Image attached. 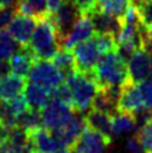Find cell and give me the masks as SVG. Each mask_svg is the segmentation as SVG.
Segmentation results:
<instances>
[{
    "mask_svg": "<svg viewBox=\"0 0 152 153\" xmlns=\"http://www.w3.org/2000/svg\"><path fill=\"white\" fill-rule=\"evenodd\" d=\"M23 96L27 101L28 108L32 109V110H37V111H42L51 100L50 91L34 82H31V81H29V84L25 85Z\"/></svg>",
    "mask_w": 152,
    "mask_h": 153,
    "instance_id": "obj_18",
    "label": "cell"
},
{
    "mask_svg": "<svg viewBox=\"0 0 152 153\" xmlns=\"http://www.w3.org/2000/svg\"><path fill=\"white\" fill-rule=\"evenodd\" d=\"M126 149L129 153H146L143 146L141 144V142L138 140L137 137H132L128 138L126 142Z\"/></svg>",
    "mask_w": 152,
    "mask_h": 153,
    "instance_id": "obj_31",
    "label": "cell"
},
{
    "mask_svg": "<svg viewBox=\"0 0 152 153\" xmlns=\"http://www.w3.org/2000/svg\"><path fill=\"white\" fill-rule=\"evenodd\" d=\"M86 127L84 113L76 111L74 113L72 118L69 120L66 125H63L61 129L55 130V135L57 137V139L60 140V143L65 147H71L74 144V142L79 138V135L83 133V130Z\"/></svg>",
    "mask_w": 152,
    "mask_h": 153,
    "instance_id": "obj_13",
    "label": "cell"
},
{
    "mask_svg": "<svg viewBox=\"0 0 152 153\" xmlns=\"http://www.w3.org/2000/svg\"><path fill=\"white\" fill-rule=\"evenodd\" d=\"M8 135H9V129L0 123V148H1L3 144L7 142Z\"/></svg>",
    "mask_w": 152,
    "mask_h": 153,
    "instance_id": "obj_33",
    "label": "cell"
},
{
    "mask_svg": "<svg viewBox=\"0 0 152 153\" xmlns=\"http://www.w3.org/2000/svg\"><path fill=\"white\" fill-rule=\"evenodd\" d=\"M28 47L33 52L36 58L39 59H52L57 51L62 47L60 36L50 15L38 19Z\"/></svg>",
    "mask_w": 152,
    "mask_h": 153,
    "instance_id": "obj_2",
    "label": "cell"
},
{
    "mask_svg": "<svg viewBox=\"0 0 152 153\" xmlns=\"http://www.w3.org/2000/svg\"><path fill=\"white\" fill-rule=\"evenodd\" d=\"M17 13V7H3L0 9V29H7Z\"/></svg>",
    "mask_w": 152,
    "mask_h": 153,
    "instance_id": "obj_29",
    "label": "cell"
},
{
    "mask_svg": "<svg viewBox=\"0 0 152 153\" xmlns=\"http://www.w3.org/2000/svg\"><path fill=\"white\" fill-rule=\"evenodd\" d=\"M143 106V101L141 97V92L138 90V85L128 81L122 86L121 95L118 99V110L133 114Z\"/></svg>",
    "mask_w": 152,
    "mask_h": 153,
    "instance_id": "obj_15",
    "label": "cell"
},
{
    "mask_svg": "<svg viewBox=\"0 0 152 153\" xmlns=\"http://www.w3.org/2000/svg\"><path fill=\"white\" fill-rule=\"evenodd\" d=\"M147 32H148V38H150V41L152 43V25L147 28Z\"/></svg>",
    "mask_w": 152,
    "mask_h": 153,
    "instance_id": "obj_36",
    "label": "cell"
},
{
    "mask_svg": "<svg viewBox=\"0 0 152 153\" xmlns=\"http://www.w3.org/2000/svg\"><path fill=\"white\" fill-rule=\"evenodd\" d=\"M151 75V57L148 51L139 48L128 61V76L129 81L138 84L143 80H147Z\"/></svg>",
    "mask_w": 152,
    "mask_h": 153,
    "instance_id": "obj_12",
    "label": "cell"
},
{
    "mask_svg": "<svg viewBox=\"0 0 152 153\" xmlns=\"http://www.w3.org/2000/svg\"><path fill=\"white\" fill-rule=\"evenodd\" d=\"M94 34H95V29L90 18L88 15H79V18L76 19L71 30L63 38L62 47L71 51L76 45H79L83 41H86Z\"/></svg>",
    "mask_w": 152,
    "mask_h": 153,
    "instance_id": "obj_9",
    "label": "cell"
},
{
    "mask_svg": "<svg viewBox=\"0 0 152 153\" xmlns=\"http://www.w3.org/2000/svg\"><path fill=\"white\" fill-rule=\"evenodd\" d=\"M136 137L143 146L146 153H152V119L138 129Z\"/></svg>",
    "mask_w": 152,
    "mask_h": 153,
    "instance_id": "obj_26",
    "label": "cell"
},
{
    "mask_svg": "<svg viewBox=\"0 0 152 153\" xmlns=\"http://www.w3.org/2000/svg\"><path fill=\"white\" fill-rule=\"evenodd\" d=\"M88 17L93 22L95 33L98 34H109L117 38L122 29V18L104 13L98 8L93 13H90Z\"/></svg>",
    "mask_w": 152,
    "mask_h": 153,
    "instance_id": "obj_14",
    "label": "cell"
},
{
    "mask_svg": "<svg viewBox=\"0 0 152 153\" xmlns=\"http://www.w3.org/2000/svg\"><path fill=\"white\" fill-rule=\"evenodd\" d=\"M18 13L29 15L36 19L47 17V0H20L17 5Z\"/></svg>",
    "mask_w": 152,
    "mask_h": 153,
    "instance_id": "obj_21",
    "label": "cell"
},
{
    "mask_svg": "<svg viewBox=\"0 0 152 153\" xmlns=\"http://www.w3.org/2000/svg\"><path fill=\"white\" fill-rule=\"evenodd\" d=\"M28 79L31 82H34L45 87L46 90L50 91V94L56 87L62 85L66 81L63 74L55 66V63L52 61L39 58H37L34 61L33 66L29 71Z\"/></svg>",
    "mask_w": 152,
    "mask_h": 153,
    "instance_id": "obj_5",
    "label": "cell"
},
{
    "mask_svg": "<svg viewBox=\"0 0 152 153\" xmlns=\"http://www.w3.org/2000/svg\"><path fill=\"white\" fill-rule=\"evenodd\" d=\"M25 79L12 72L0 75V101H9L23 96Z\"/></svg>",
    "mask_w": 152,
    "mask_h": 153,
    "instance_id": "obj_16",
    "label": "cell"
},
{
    "mask_svg": "<svg viewBox=\"0 0 152 153\" xmlns=\"http://www.w3.org/2000/svg\"><path fill=\"white\" fill-rule=\"evenodd\" d=\"M51 61L55 63V66L63 74L65 77H69L71 74H74L76 71L75 66V59H74V54L70 50L61 47L57 51V53L53 56Z\"/></svg>",
    "mask_w": 152,
    "mask_h": 153,
    "instance_id": "obj_22",
    "label": "cell"
},
{
    "mask_svg": "<svg viewBox=\"0 0 152 153\" xmlns=\"http://www.w3.org/2000/svg\"><path fill=\"white\" fill-rule=\"evenodd\" d=\"M93 77L99 89L122 87L129 81L127 62L119 57L117 51L103 54L93 71Z\"/></svg>",
    "mask_w": 152,
    "mask_h": 153,
    "instance_id": "obj_1",
    "label": "cell"
},
{
    "mask_svg": "<svg viewBox=\"0 0 152 153\" xmlns=\"http://www.w3.org/2000/svg\"><path fill=\"white\" fill-rule=\"evenodd\" d=\"M71 52L74 54L76 71L88 75H93L96 63L104 54L95 34L88 38L86 41H83L79 45H76L71 50Z\"/></svg>",
    "mask_w": 152,
    "mask_h": 153,
    "instance_id": "obj_4",
    "label": "cell"
},
{
    "mask_svg": "<svg viewBox=\"0 0 152 153\" xmlns=\"http://www.w3.org/2000/svg\"><path fill=\"white\" fill-rule=\"evenodd\" d=\"M17 127L24 128L25 130H33V129H36V128L43 127L41 111L32 110V109H28V110H25V111L19 117L18 122H17Z\"/></svg>",
    "mask_w": 152,
    "mask_h": 153,
    "instance_id": "obj_25",
    "label": "cell"
},
{
    "mask_svg": "<svg viewBox=\"0 0 152 153\" xmlns=\"http://www.w3.org/2000/svg\"><path fill=\"white\" fill-rule=\"evenodd\" d=\"M37 20L38 19L29 17V15L17 13L10 25L8 27V30L20 46H28L31 38L33 36V32L36 29Z\"/></svg>",
    "mask_w": 152,
    "mask_h": 153,
    "instance_id": "obj_11",
    "label": "cell"
},
{
    "mask_svg": "<svg viewBox=\"0 0 152 153\" xmlns=\"http://www.w3.org/2000/svg\"><path fill=\"white\" fill-rule=\"evenodd\" d=\"M36 59H37L36 56L28 46H22L20 50L8 59L9 71L14 75L22 76V77L25 79L28 77L29 71Z\"/></svg>",
    "mask_w": 152,
    "mask_h": 153,
    "instance_id": "obj_17",
    "label": "cell"
},
{
    "mask_svg": "<svg viewBox=\"0 0 152 153\" xmlns=\"http://www.w3.org/2000/svg\"><path fill=\"white\" fill-rule=\"evenodd\" d=\"M136 9H137V13H138L141 22H142L147 28L151 27L152 25V0H147V1L142 3Z\"/></svg>",
    "mask_w": 152,
    "mask_h": 153,
    "instance_id": "obj_28",
    "label": "cell"
},
{
    "mask_svg": "<svg viewBox=\"0 0 152 153\" xmlns=\"http://www.w3.org/2000/svg\"><path fill=\"white\" fill-rule=\"evenodd\" d=\"M20 0H0L1 7H17Z\"/></svg>",
    "mask_w": 152,
    "mask_h": 153,
    "instance_id": "obj_34",
    "label": "cell"
},
{
    "mask_svg": "<svg viewBox=\"0 0 152 153\" xmlns=\"http://www.w3.org/2000/svg\"><path fill=\"white\" fill-rule=\"evenodd\" d=\"M66 1H72V0H63V3H66Z\"/></svg>",
    "mask_w": 152,
    "mask_h": 153,
    "instance_id": "obj_38",
    "label": "cell"
},
{
    "mask_svg": "<svg viewBox=\"0 0 152 153\" xmlns=\"http://www.w3.org/2000/svg\"><path fill=\"white\" fill-rule=\"evenodd\" d=\"M65 82L67 84L70 91H71L72 108L80 113L88 111L91 108L95 95L100 90L93 75L75 71L66 79Z\"/></svg>",
    "mask_w": 152,
    "mask_h": 153,
    "instance_id": "obj_3",
    "label": "cell"
},
{
    "mask_svg": "<svg viewBox=\"0 0 152 153\" xmlns=\"http://www.w3.org/2000/svg\"><path fill=\"white\" fill-rule=\"evenodd\" d=\"M79 15H80V13L77 12V9H76V7L74 5L72 1L63 3L56 13L50 15L52 23L55 25V28L60 36L61 43L63 42V38L67 36V33L70 30H71L76 19L79 18Z\"/></svg>",
    "mask_w": 152,
    "mask_h": 153,
    "instance_id": "obj_8",
    "label": "cell"
},
{
    "mask_svg": "<svg viewBox=\"0 0 152 153\" xmlns=\"http://www.w3.org/2000/svg\"><path fill=\"white\" fill-rule=\"evenodd\" d=\"M20 45L14 39V37L9 33L7 29H0V57L4 61L13 56L14 53H17L20 50Z\"/></svg>",
    "mask_w": 152,
    "mask_h": 153,
    "instance_id": "obj_24",
    "label": "cell"
},
{
    "mask_svg": "<svg viewBox=\"0 0 152 153\" xmlns=\"http://www.w3.org/2000/svg\"><path fill=\"white\" fill-rule=\"evenodd\" d=\"M80 15H89L98 8V0H72Z\"/></svg>",
    "mask_w": 152,
    "mask_h": 153,
    "instance_id": "obj_30",
    "label": "cell"
},
{
    "mask_svg": "<svg viewBox=\"0 0 152 153\" xmlns=\"http://www.w3.org/2000/svg\"><path fill=\"white\" fill-rule=\"evenodd\" d=\"M112 144V137L85 127L83 133L70 147L71 153H104Z\"/></svg>",
    "mask_w": 152,
    "mask_h": 153,
    "instance_id": "obj_7",
    "label": "cell"
},
{
    "mask_svg": "<svg viewBox=\"0 0 152 153\" xmlns=\"http://www.w3.org/2000/svg\"><path fill=\"white\" fill-rule=\"evenodd\" d=\"M137 85L143 101V106L152 109V80H143Z\"/></svg>",
    "mask_w": 152,
    "mask_h": 153,
    "instance_id": "obj_27",
    "label": "cell"
},
{
    "mask_svg": "<svg viewBox=\"0 0 152 153\" xmlns=\"http://www.w3.org/2000/svg\"><path fill=\"white\" fill-rule=\"evenodd\" d=\"M28 135L36 153H52L65 147L60 143V140L52 130L43 127L28 130Z\"/></svg>",
    "mask_w": 152,
    "mask_h": 153,
    "instance_id": "obj_10",
    "label": "cell"
},
{
    "mask_svg": "<svg viewBox=\"0 0 152 153\" xmlns=\"http://www.w3.org/2000/svg\"><path fill=\"white\" fill-rule=\"evenodd\" d=\"M74 113V108L71 105L56 97H51L47 106L41 111L43 128L50 129L52 132L61 129L72 118Z\"/></svg>",
    "mask_w": 152,
    "mask_h": 153,
    "instance_id": "obj_6",
    "label": "cell"
},
{
    "mask_svg": "<svg viewBox=\"0 0 152 153\" xmlns=\"http://www.w3.org/2000/svg\"><path fill=\"white\" fill-rule=\"evenodd\" d=\"M62 4H63V0H47V12H48V15L56 13Z\"/></svg>",
    "mask_w": 152,
    "mask_h": 153,
    "instance_id": "obj_32",
    "label": "cell"
},
{
    "mask_svg": "<svg viewBox=\"0 0 152 153\" xmlns=\"http://www.w3.org/2000/svg\"><path fill=\"white\" fill-rule=\"evenodd\" d=\"M0 113H1V102H0Z\"/></svg>",
    "mask_w": 152,
    "mask_h": 153,
    "instance_id": "obj_39",
    "label": "cell"
},
{
    "mask_svg": "<svg viewBox=\"0 0 152 153\" xmlns=\"http://www.w3.org/2000/svg\"><path fill=\"white\" fill-rule=\"evenodd\" d=\"M84 118H85L86 127L94 129L96 132H100L105 135H109V137L113 135L112 134V115H109V114L90 108V110H88L84 114Z\"/></svg>",
    "mask_w": 152,
    "mask_h": 153,
    "instance_id": "obj_19",
    "label": "cell"
},
{
    "mask_svg": "<svg viewBox=\"0 0 152 153\" xmlns=\"http://www.w3.org/2000/svg\"><path fill=\"white\" fill-rule=\"evenodd\" d=\"M129 1H131V4L133 5V7L137 8L138 5H141V4L145 3V1H147V0H129Z\"/></svg>",
    "mask_w": 152,
    "mask_h": 153,
    "instance_id": "obj_35",
    "label": "cell"
},
{
    "mask_svg": "<svg viewBox=\"0 0 152 153\" xmlns=\"http://www.w3.org/2000/svg\"><path fill=\"white\" fill-rule=\"evenodd\" d=\"M129 0H98V9L114 17L123 18L129 8Z\"/></svg>",
    "mask_w": 152,
    "mask_h": 153,
    "instance_id": "obj_23",
    "label": "cell"
},
{
    "mask_svg": "<svg viewBox=\"0 0 152 153\" xmlns=\"http://www.w3.org/2000/svg\"><path fill=\"white\" fill-rule=\"evenodd\" d=\"M137 123L133 114L126 111H118L112 117V134L126 135L134 133L137 130Z\"/></svg>",
    "mask_w": 152,
    "mask_h": 153,
    "instance_id": "obj_20",
    "label": "cell"
},
{
    "mask_svg": "<svg viewBox=\"0 0 152 153\" xmlns=\"http://www.w3.org/2000/svg\"><path fill=\"white\" fill-rule=\"evenodd\" d=\"M150 57H151V80H152V50H151V52H150Z\"/></svg>",
    "mask_w": 152,
    "mask_h": 153,
    "instance_id": "obj_37",
    "label": "cell"
}]
</instances>
